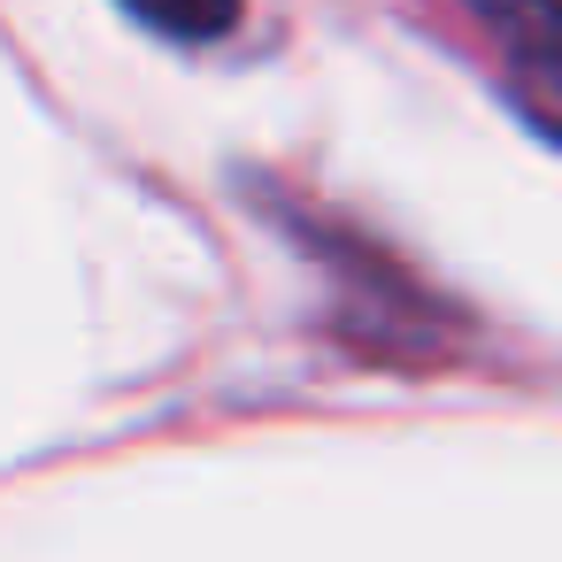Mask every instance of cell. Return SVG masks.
Wrapping results in <instances>:
<instances>
[{
    "label": "cell",
    "mask_w": 562,
    "mask_h": 562,
    "mask_svg": "<svg viewBox=\"0 0 562 562\" xmlns=\"http://www.w3.org/2000/svg\"><path fill=\"white\" fill-rule=\"evenodd\" d=\"M470 9L524 55V63H539V55H562V0H470Z\"/></svg>",
    "instance_id": "1"
},
{
    "label": "cell",
    "mask_w": 562,
    "mask_h": 562,
    "mask_svg": "<svg viewBox=\"0 0 562 562\" xmlns=\"http://www.w3.org/2000/svg\"><path fill=\"white\" fill-rule=\"evenodd\" d=\"M124 9H132L139 24L170 32V40H224V32L239 24L247 0H124Z\"/></svg>",
    "instance_id": "2"
},
{
    "label": "cell",
    "mask_w": 562,
    "mask_h": 562,
    "mask_svg": "<svg viewBox=\"0 0 562 562\" xmlns=\"http://www.w3.org/2000/svg\"><path fill=\"white\" fill-rule=\"evenodd\" d=\"M524 109L562 139V55H539V63H524Z\"/></svg>",
    "instance_id": "3"
}]
</instances>
